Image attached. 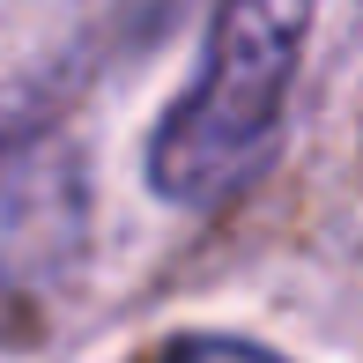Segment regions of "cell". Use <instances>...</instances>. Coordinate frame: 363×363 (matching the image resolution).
<instances>
[{
    "instance_id": "6da1fadb",
    "label": "cell",
    "mask_w": 363,
    "mask_h": 363,
    "mask_svg": "<svg viewBox=\"0 0 363 363\" xmlns=\"http://www.w3.org/2000/svg\"><path fill=\"white\" fill-rule=\"evenodd\" d=\"M311 38V0H216L208 60L148 141V186L178 208H208L282 134V104Z\"/></svg>"
},
{
    "instance_id": "7a4b0ae2",
    "label": "cell",
    "mask_w": 363,
    "mask_h": 363,
    "mask_svg": "<svg viewBox=\"0 0 363 363\" xmlns=\"http://www.w3.org/2000/svg\"><path fill=\"white\" fill-rule=\"evenodd\" d=\"M148 363H282V356L259 349V341H230V334H178V341H163Z\"/></svg>"
},
{
    "instance_id": "3957f363",
    "label": "cell",
    "mask_w": 363,
    "mask_h": 363,
    "mask_svg": "<svg viewBox=\"0 0 363 363\" xmlns=\"http://www.w3.org/2000/svg\"><path fill=\"white\" fill-rule=\"evenodd\" d=\"M193 0H126V30L134 38H148V30H163V23H178Z\"/></svg>"
}]
</instances>
